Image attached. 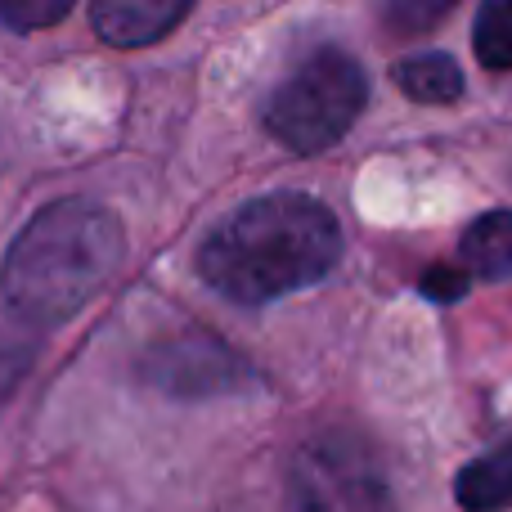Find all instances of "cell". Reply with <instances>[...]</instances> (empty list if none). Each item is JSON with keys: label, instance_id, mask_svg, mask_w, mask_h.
Listing matches in <instances>:
<instances>
[{"label": "cell", "instance_id": "cell-1", "mask_svg": "<svg viewBox=\"0 0 512 512\" xmlns=\"http://www.w3.org/2000/svg\"><path fill=\"white\" fill-rule=\"evenodd\" d=\"M342 256V225L310 194H265L212 230L198 270L221 297L265 306L319 283Z\"/></svg>", "mask_w": 512, "mask_h": 512}, {"label": "cell", "instance_id": "cell-2", "mask_svg": "<svg viewBox=\"0 0 512 512\" xmlns=\"http://www.w3.org/2000/svg\"><path fill=\"white\" fill-rule=\"evenodd\" d=\"M122 225L86 198L50 203L27 221L0 265V292L27 324L72 319L122 265Z\"/></svg>", "mask_w": 512, "mask_h": 512}, {"label": "cell", "instance_id": "cell-3", "mask_svg": "<svg viewBox=\"0 0 512 512\" xmlns=\"http://www.w3.org/2000/svg\"><path fill=\"white\" fill-rule=\"evenodd\" d=\"M364 95H369V81H364L360 63L337 45H319L274 86L270 104H265V126L288 149L319 153L351 131V122L364 108Z\"/></svg>", "mask_w": 512, "mask_h": 512}, {"label": "cell", "instance_id": "cell-4", "mask_svg": "<svg viewBox=\"0 0 512 512\" xmlns=\"http://www.w3.org/2000/svg\"><path fill=\"white\" fill-rule=\"evenodd\" d=\"M288 512H396V495L369 445L319 432L288 463Z\"/></svg>", "mask_w": 512, "mask_h": 512}, {"label": "cell", "instance_id": "cell-5", "mask_svg": "<svg viewBox=\"0 0 512 512\" xmlns=\"http://www.w3.org/2000/svg\"><path fill=\"white\" fill-rule=\"evenodd\" d=\"M189 0H99L90 5V23L117 50L162 41L176 23H185Z\"/></svg>", "mask_w": 512, "mask_h": 512}, {"label": "cell", "instance_id": "cell-6", "mask_svg": "<svg viewBox=\"0 0 512 512\" xmlns=\"http://www.w3.org/2000/svg\"><path fill=\"white\" fill-rule=\"evenodd\" d=\"M454 499L463 512H504L512 508V441L472 459L454 477Z\"/></svg>", "mask_w": 512, "mask_h": 512}, {"label": "cell", "instance_id": "cell-7", "mask_svg": "<svg viewBox=\"0 0 512 512\" xmlns=\"http://www.w3.org/2000/svg\"><path fill=\"white\" fill-rule=\"evenodd\" d=\"M463 274L504 283L512 279V212H486L459 243Z\"/></svg>", "mask_w": 512, "mask_h": 512}, {"label": "cell", "instance_id": "cell-8", "mask_svg": "<svg viewBox=\"0 0 512 512\" xmlns=\"http://www.w3.org/2000/svg\"><path fill=\"white\" fill-rule=\"evenodd\" d=\"M396 86L405 90L414 104H454L463 95V72L450 54H414L391 68Z\"/></svg>", "mask_w": 512, "mask_h": 512}, {"label": "cell", "instance_id": "cell-9", "mask_svg": "<svg viewBox=\"0 0 512 512\" xmlns=\"http://www.w3.org/2000/svg\"><path fill=\"white\" fill-rule=\"evenodd\" d=\"M481 68L508 72L512 68V0H490L477 14V32H472Z\"/></svg>", "mask_w": 512, "mask_h": 512}, {"label": "cell", "instance_id": "cell-10", "mask_svg": "<svg viewBox=\"0 0 512 512\" xmlns=\"http://www.w3.org/2000/svg\"><path fill=\"white\" fill-rule=\"evenodd\" d=\"M72 14V0H0V23L9 32H36V27H54Z\"/></svg>", "mask_w": 512, "mask_h": 512}, {"label": "cell", "instance_id": "cell-11", "mask_svg": "<svg viewBox=\"0 0 512 512\" xmlns=\"http://www.w3.org/2000/svg\"><path fill=\"white\" fill-rule=\"evenodd\" d=\"M445 14V5H409V0H400L396 9H391V23H400V27H409V32H414V27H427V23H436V18Z\"/></svg>", "mask_w": 512, "mask_h": 512}, {"label": "cell", "instance_id": "cell-12", "mask_svg": "<svg viewBox=\"0 0 512 512\" xmlns=\"http://www.w3.org/2000/svg\"><path fill=\"white\" fill-rule=\"evenodd\" d=\"M463 288H468V274H445V270H436V274H427V279H423V292H427V297H441V301H454Z\"/></svg>", "mask_w": 512, "mask_h": 512}]
</instances>
